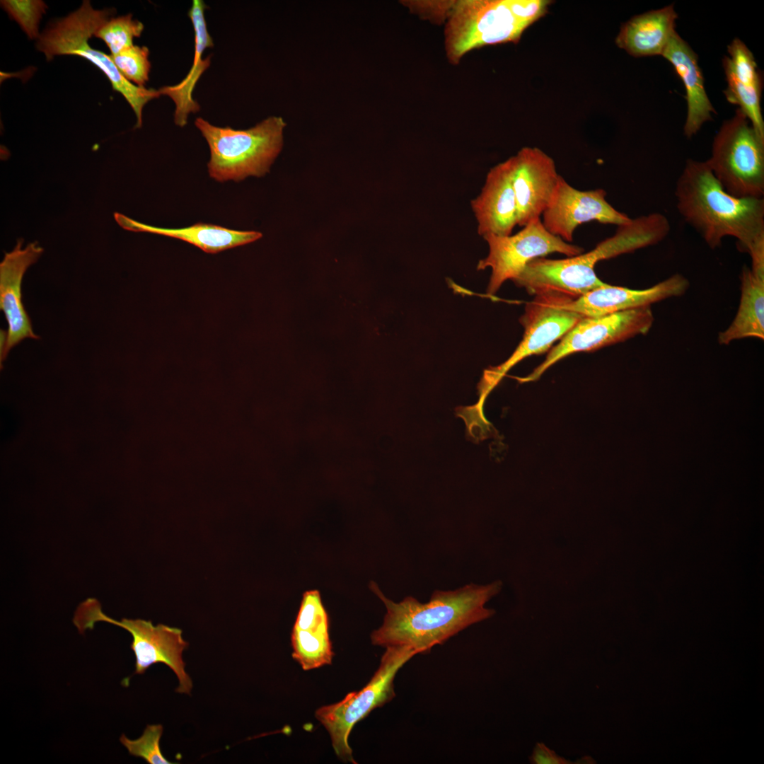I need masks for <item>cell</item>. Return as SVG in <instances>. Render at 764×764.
Masks as SVG:
<instances>
[{
    "instance_id": "cb8c5ba5",
    "label": "cell",
    "mask_w": 764,
    "mask_h": 764,
    "mask_svg": "<svg viewBox=\"0 0 764 764\" xmlns=\"http://www.w3.org/2000/svg\"><path fill=\"white\" fill-rule=\"evenodd\" d=\"M741 280L739 309L731 324L719 334L720 345L749 337L764 339V279L756 277L745 267Z\"/></svg>"
},
{
    "instance_id": "6da1fadb",
    "label": "cell",
    "mask_w": 764,
    "mask_h": 764,
    "mask_svg": "<svg viewBox=\"0 0 764 764\" xmlns=\"http://www.w3.org/2000/svg\"><path fill=\"white\" fill-rule=\"evenodd\" d=\"M370 589L383 601L386 613L382 625L373 631L371 642L383 647H408L427 653L470 625L494 614L485 604L501 589L497 581L487 585L467 584L453 591L435 590L429 602L412 596L395 603L377 584Z\"/></svg>"
},
{
    "instance_id": "ac0fdd59",
    "label": "cell",
    "mask_w": 764,
    "mask_h": 764,
    "mask_svg": "<svg viewBox=\"0 0 764 764\" xmlns=\"http://www.w3.org/2000/svg\"><path fill=\"white\" fill-rule=\"evenodd\" d=\"M291 645L292 657L304 671L332 663L328 616L317 590L303 594L291 633Z\"/></svg>"
},
{
    "instance_id": "30bf717a",
    "label": "cell",
    "mask_w": 764,
    "mask_h": 764,
    "mask_svg": "<svg viewBox=\"0 0 764 764\" xmlns=\"http://www.w3.org/2000/svg\"><path fill=\"white\" fill-rule=\"evenodd\" d=\"M483 238L488 244L489 253L478 262L477 269H491L487 291L489 295L495 294L507 280L513 281L536 258L554 253L572 257L584 252L583 248L550 233L540 219L528 223L514 235L488 234Z\"/></svg>"
},
{
    "instance_id": "2e32d148",
    "label": "cell",
    "mask_w": 764,
    "mask_h": 764,
    "mask_svg": "<svg viewBox=\"0 0 764 764\" xmlns=\"http://www.w3.org/2000/svg\"><path fill=\"white\" fill-rule=\"evenodd\" d=\"M688 280L676 274L654 286L642 290L608 284L591 290L576 299H566L562 306L583 317H599L626 310L650 306L661 300L678 296L688 289Z\"/></svg>"
},
{
    "instance_id": "d6986e66",
    "label": "cell",
    "mask_w": 764,
    "mask_h": 764,
    "mask_svg": "<svg viewBox=\"0 0 764 764\" xmlns=\"http://www.w3.org/2000/svg\"><path fill=\"white\" fill-rule=\"evenodd\" d=\"M727 51L729 56L722 60L727 81L724 95L729 103L739 106L753 129L764 139L760 108L763 81L755 58L739 38L729 45Z\"/></svg>"
},
{
    "instance_id": "52a82bcc",
    "label": "cell",
    "mask_w": 764,
    "mask_h": 764,
    "mask_svg": "<svg viewBox=\"0 0 764 764\" xmlns=\"http://www.w3.org/2000/svg\"><path fill=\"white\" fill-rule=\"evenodd\" d=\"M97 622L108 623L129 632L132 637L131 649L136 663L134 674H142L151 666L162 663L176 675L179 685L176 692L190 694L192 682L186 673L183 652L188 647L182 637V630L163 624L154 625L150 620L127 619L116 620L106 614L100 602L93 598L83 601L77 607L73 623L80 633L92 630Z\"/></svg>"
},
{
    "instance_id": "7a4b0ae2",
    "label": "cell",
    "mask_w": 764,
    "mask_h": 764,
    "mask_svg": "<svg viewBox=\"0 0 764 764\" xmlns=\"http://www.w3.org/2000/svg\"><path fill=\"white\" fill-rule=\"evenodd\" d=\"M676 207L710 248L726 236L750 254L764 248V199L727 192L706 161L689 159L676 184Z\"/></svg>"
},
{
    "instance_id": "5bb4252c",
    "label": "cell",
    "mask_w": 764,
    "mask_h": 764,
    "mask_svg": "<svg viewBox=\"0 0 764 764\" xmlns=\"http://www.w3.org/2000/svg\"><path fill=\"white\" fill-rule=\"evenodd\" d=\"M567 299L560 295L536 296L526 304L520 319L524 328L523 339L510 358L498 369L497 374L526 357L548 351L584 318L563 307Z\"/></svg>"
},
{
    "instance_id": "ba28073f",
    "label": "cell",
    "mask_w": 764,
    "mask_h": 764,
    "mask_svg": "<svg viewBox=\"0 0 764 764\" xmlns=\"http://www.w3.org/2000/svg\"><path fill=\"white\" fill-rule=\"evenodd\" d=\"M419 652L408 647H387L380 665L360 690L347 694L341 701L316 711V718L328 732L336 755L344 762L356 763L348 739L354 726L375 708L395 697L393 680L398 670Z\"/></svg>"
},
{
    "instance_id": "9a60e30c",
    "label": "cell",
    "mask_w": 764,
    "mask_h": 764,
    "mask_svg": "<svg viewBox=\"0 0 764 764\" xmlns=\"http://www.w3.org/2000/svg\"><path fill=\"white\" fill-rule=\"evenodd\" d=\"M23 240L6 253L0 263V308L8 323L6 343L1 350V361L11 348L26 338L39 339L32 328L30 319L22 302L21 284L26 270L34 264L43 252L37 242L22 248Z\"/></svg>"
},
{
    "instance_id": "d4e9b609",
    "label": "cell",
    "mask_w": 764,
    "mask_h": 764,
    "mask_svg": "<svg viewBox=\"0 0 764 764\" xmlns=\"http://www.w3.org/2000/svg\"><path fill=\"white\" fill-rule=\"evenodd\" d=\"M143 30V23L134 20L129 13L109 18L96 31L94 36L105 42L110 55H115L133 46L134 38L139 37Z\"/></svg>"
},
{
    "instance_id": "7c38bea8",
    "label": "cell",
    "mask_w": 764,
    "mask_h": 764,
    "mask_svg": "<svg viewBox=\"0 0 764 764\" xmlns=\"http://www.w3.org/2000/svg\"><path fill=\"white\" fill-rule=\"evenodd\" d=\"M606 195L603 189L577 190L560 176L541 216L542 223L550 233L570 243L577 227L584 223L596 221L620 226L629 222L631 219L610 205Z\"/></svg>"
},
{
    "instance_id": "f546056e",
    "label": "cell",
    "mask_w": 764,
    "mask_h": 764,
    "mask_svg": "<svg viewBox=\"0 0 764 764\" xmlns=\"http://www.w3.org/2000/svg\"><path fill=\"white\" fill-rule=\"evenodd\" d=\"M531 763L533 764H567L570 763L567 760L555 753L543 743H538L533 748V753L530 757Z\"/></svg>"
},
{
    "instance_id": "4fadbf2b",
    "label": "cell",
    "mask_w": 764,
    "mask_h": 764,
    "mask_svg": "<svg viewBox=\"0 0 764 764\" xmlns=\"http://www.w3.org/2000/svg\"><path fill=\"white\" fill-rule=\"evenodd\" d=\"M519 226L540 219L558 184L554 160L537 147H523L509 158Z\"/></svg>"
},
{
    "instance_id": "44dd1931",
    "label": "cell",
    "mask_w": 764,
    "mask_h": 764,
    "mask_svg": "<svg viewBox=\"0 0 764 764\" xmlns=\"http://www.w3.org/2000/svg\"><path fill=\"white\" fill-rule=\"evenodd\" d=\"M677 18L673 4L635 16L621 26L615 43L634 57L661 55L676 33Z\"/></svg>"
},
{
    "instance_id": "7402d4cb",
    "label": "cell",
    "mask_w": 764,
    "mask_h": 764,
    "mask_svg": "<svg viewBox=\"0 0 764 764\" xmlns=\"http://www.w3.org/2000/svg\"><path fill=\"white\" fill-rule=\"evenodd\" d=\"M114 217L125 230L177 238L212 254L254 242L262 236L255 231L233 230L211 224L197 223L187 227L169 228L150 226L118 212L114 214Z\"/></svg>"
},
{
    "instance_id": "4316f807",
    "label": "cell",
    "mask_w": 764,
    "mask_h": 764,
    "mask_svg": "<svg viewBox=\"0 0 764 764\" xmlns=\"http://www.w3.org/2000/svg\"><path fill=\"white\" fill-rule=\"evenodd\" d=\"M1 5L15 20L29 39L37 40L40 35L39 23L47 8L40 0H3Z\"/></svg>"
},
{
    "instance_id": "8992f818",
    "label": "cell",
    "mask_w": 764,
    "mask_h": 764,
    "mask_svg": "<svg viewBox=\"0 0 764 764\" xmlns=\"http://www.w3.org/2000/svg\"><path fill=\"white\" fill-rule=\"evenodd\" d=\"M712 174L729 195L763 198L764 139L740 109L722 125L706 161Z\"/></svg>"
},
{
    "instance_id": "603a6c76",
    "label": "cell",
    "mask_w": 764,
    "mask_h": 764,
    "mask_svg": "<svg viewBox=\"0 0 764 764\" xmlns=\"http://www.w3.org/2000/svg\"><path fill=\"white\" fill-rule=\"evenodd\" d=\"M206 7L203 1L194 0L188 12L195 30V54L191 70L180 83L158 89L161 95L169 96L175 103L174 122L180 127L187 125L190 113L199 110V104L192 98V91L202 74L210 65V57L205 59L202 57L205 49L214 46L204 18Z\"/></svg>"
},
{
    "instance_id": "277c9868",
    "label": "cell",
    "mask_w": 764,
    "mask_h": 764,
    "mask_svg": "<svg viewBox=\"0 0 764 764\" xmlns=\"http://www.w3.org/2000/svg\"><path fill=\"white\" fill-rule=\"evenodd\" d=\"M195 125L209 147V175L218 182H238L268 173L283 146L286 126L277 116L247 129L216 127L202 117H197Z\"/></svg>"
},
{
    "instance_id": "f1b7e54d",
    "label": "cell",
    "mask_w": 764,
    "mask_h": 764,
    "mask_svg": "<svg viewBox=\"0 0 764 764\" xmlns=\"http://www.w3.org/2000/svg\"><path fill=\"white\" fill-rule=\"evenodd\" d=\"M456 1H403L412 13L436 23L446 21Z\"/></svg>"
},
{
    "instance_id": "83f0119b",
    "label": "cell",
    "mask_w": 764,
    "mask_h": 764,
    "mask_svg": "<svg viewBox=\"0 0 764 764\" xmlns=\"http://www.w3.org/2000/svg\"><path fill=\"white\" fill-rule=\"evenodd\" d=\"M163 734L161 724L147 725L143 734L135 740L122 734L120 741L132 756L144 759L149 764H170L163 755L160 748V739Z\"/></svg>"
},
{
    "instance_id": "5b68a950",
    "label": "cell",
    "mask_w": 764,
    "mask_h": 764,
    "mask_svg": "<svg viewBox=\"0 0 764 764\" xmlns=\"http://www.w3.org/2000/svg\"><path fill=\"white\" fill-rule=\"evenodd\" d=\"M112 9H95L89 1H83L75 11L50 23L40 33L36 48L47 61L57 55H76L90 61L108 77L114 91L121 93L137 117L135 128L142 124L144 106L161 96L158 90L146 88L126 79L115 65L110 55L91 47L88 40L109 19Z\"/></svg>"
},
{
    "instance_id": "e0dca14e",
    "label": "cell",
    "mask_w": 764,
    "mask_h": 764,
    "mask_svg": "<svg viewBox=\"0 0 764 764\" xmlns=\"http://www.w3.org/2000/svg\"><path fill=\"white\" fill-rule=\"evenodd\" d=\"M470 205L480 236L511 235L518 219L509 158L490 170L480 193Z\"/></svg>"
},
{
    "instance_id": "ffe728a7",
    "label": "cell",
    "mask_w": 764,
    "mask_h": 764,
    "mask_svg": "<svg viewBox=\"0 0 764 764\" xmlns=\"http://www.w3.org/2000/svg\"><path fill=\"white\" fill-rule=\"evenodd\" d=\"M661 55L673 65L685 86L688 112L683 130L690 138L716 112L705 91L698 56L677 33Z\"/></svg>"
},
{
    "instance_id": "9c48e42d",
    "label": "cell",
    "mask_w": 764,
    "mask_h": 764,
    "mask_svg": "<svg viewBox=\"0 0 764 764\" xmlns=\"http://www.w3.org/2000/svg\"><path fill=\"white\" fill-rule=\"evenodd\" d=\"M620 255L621 247L612 236L588 253L559 260L536 258L513 282L535 296L560 295L574 300L606 285L597 277L595 266L599 261Z\"/></svg>"
},
{
    "instance_id": "3957f363",
    "label": "cell",
    "mask_w": 764,
    "mask_h": 764,
    "mask_svg": "<svg viewBox=\"0 0 764 764\" xmlns=\"http://www.w3.org/2000/svg\"><path fill=\"white\" fill-rule=\"evenodd\" d=\"M550 4L547 0L456 1L444 30L448 60L457 64L474 49L519 42L523 32L546 13Z\"/></svg>"
},
{
    "instance_id": "484cf974",
    "label": "cell",
    "mask_w": 764,
    "mask_h": 764,
    "mask_svg": "<svg viewBox=\"0 0 764 764\" xmlns=\"http://www.w3.org/2000/svg\"><path fill=\"white\" fill-rule=\"evenodd\" d=\"M149 50L145 47L133 45L117 54L110 55L120 74L137 86L144 87L149 80L151 62Z\"/></svg>"
},
{
    "instance_id": "8fae6325",
    "label": "cell",
    "mask_w": 764,
    "mask_h": 764,
    "mask_svg": "<svg viewBox=\"0 0 764 764\" xmlns=\"http://www.w3.org/2000/svg\"><path fill=\"white\" fill-rule=\"evenodd\" d=\"M654 320L649 306L599 317H584L549 350L538 372L572 353L596 350L638 335H645Z\"/></svg>"
}]
</instances>
